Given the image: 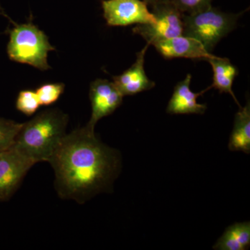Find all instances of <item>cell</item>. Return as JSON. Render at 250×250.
I'll return each mask as SVG.
<instances>
[{"mask_svg":"<svg viewBox=\"0 0 250 250\" xmlns=\"http://www.w3.org/2000/svg\"><path fill=\"white\" fill-rule=\"evenodd\" d=\"M48 162L59 197L80 204L107 191L121 168L118 152L102 143L87 125L65 135Z\"/></svg>","mask_w":250,"mask_h":250,"instance_id":"1","label":"cell"},{"mask_svg":"<svg viewBox=\"0 0 250 250\" xmlns=\"http://www.w3.org/2000/svg\"><path fill=\"white\" fill-rule=\"evenodd\" d=\"M68 116L58 109L41 112L22 123L13 147L34 164L47 161L66 135Z\"/></svg>","mask_w":250,"mask_h":250,"instance_id":"2","label":"cell"},{"mask_svg":"<svg viewBox=\"0 0 250 250\" xmlns=\"http://www.w3.org/2000/svg\"><path fill=\"white\" fill-rule=\"evenodd\" d=\"M239 14H228L210 6L190 14H183L182 35L200 41L211 53L217 44L236 27Z\"/></svg>","mask_w":250,"mask_h":250,"instance_id":"3","label":"cell"},{"mask_svg":"<svg viewBox=\"0 0 250 250\" xmlns=\"http://www.w3.org/2000/svg\"><path fill=\"white\" fill-rule=\"evenodd\" d=\"M54 49L45 33L33 23L14 24L10 31L7 53L14 62L28 64L41 70H48L50 67L47 57Z\"/></svg>","mask_w":250,"mask_h":250,"instance_id":"4","label":"cell"},{"mask_svg":"<svg viewBox=\"0 0 250 250\" xmlns=\"http://www.w3.org/2000/svg\"><path fill=\"white\" fill-rule=\"evenodd\" d=\"M152 6L155 22L152 24H137L133 29L135 34L142 36L149 45L182 35L183 14L170 1Z\"/></svg>","mask_w":250,"mask_h":250,"instance_id":"5","label":"cell"},{"mask_svg":"<svg viewBox=\"0 0 250 250\" xmlns=\"http://www.w3.org/2000/svg\"><path fill=\"white\" fill-rule=\"evenodd\" d=\"M102 6L104 17L112 27L155 22L154 15L143 0H103Z\"/></svg>","mask_w":250,"mask_h":250,"instance_id":"6","label":"cell"},{"mask_svg":"<svg viewBox=\"0 0 250 250\" xmlns=\"http://www.w3.org/2000/svg\"><path fill=\"white\" fill-rule=\"evenodd\" d=\"M34 165L32 161L13 146L0 154V200H7L12 196Z\"/></svg>","mask_w":250,"mask_h":250,"instance_id":"7","label":"cell"},{"mask_svg":"<svg viewBox=\"0 0 250 250\" xmlns=\"http://www.w3.org/2000/svg\"><path fill=\"white\" fill-rule=\"evenodd\" d=\"M89 96L92 113L86 125L92 129H95L100 119L109 116L121 106L124 97L113 82L100 79L92 82Z\"/></svg>","mask_w":250,"mask_h":250,"instance_id":"8","label":"cell"},{"mask_svg":"<svg viewBox=\"0 0 250 250\" xmlns=\"http://www.w3.org/2000/svg\"><path fill=\"white\" fill-rule=\"evenodd\" d=\"M152 45L166 59L186 58L207 61L215 56L209 53L200 41L183 35L160 41Z\"/></svg>","mask_w":250,"mask_h":250,"instance_id":"9","label":"cell"},{"mask_svg":"<svg viewBox=\"0 0 250 250\" xmlns=\"http://www.w3.org/2000/svg\"><path fill=\"white\" fill-rule=\"evenodd\" d=\"M149 43L136 54V60L129 69L118 76L113 77V83L123 96L133 95L152 89L155 83L148 78L145 71V57Z\"/></svg>","mask_w":250,"mask_h":250,"instance_id":"10","label":"cell"},{"mask_svg":"<svg viewBox=\"0 0 250 250\" xmlns=\"http://www.w3.org/2000/svg\"><path fill=\"white\" fill-rule=\"evenodd\" d=\"M192 76L187 75L182 82H179L175 88L172 98L167 106V113L170 114H203L207 110V105L197 103V99L205 93L207 88L200 93H193L190 88Z\"/></svg>","mask_w":250,"mask_h":250,"instance_id":"11","label":"cell"},{"mask_svg":"<svg viewBox=\"0 0 250 250\" xmlns=\"http://www.w3.org/2000/svg\"><path fill=\"white\" fill-rule=\"evenodd\" d=\"M211 65L213 72V84L210 88H215L220 93H229L240 106L232 90L233 81L238 75L237 67L228 59L214 57L207 60Z\"/></svg>","mask_w":250,"mask_h":250,"instance_id":"12","label":"cell"},{"mask_svg":"<svg viewBox=\"0 0 250 250\" xmlns=\"http://www.w3.org/2000/svg\"><path fill=\"white\" fill-rule=\"evenodd\" d=\"M229 149L231 151L250 152V104L240 107L235 116L234 125L230 136Z\"/></svg>","mask_w":250,"mask_h":250,"instance_id":"13","label":"cell"},{"mask_svg":"<svg viewBox=\"0 0 250 250\" xmlns=\"http://www.w3.org/2000/svg\"><path fill=\"white\" fill-rule=\"evenodd\" d=\"M22 125V123L0 118V154L14 145L16 135Z\"/></svg>","mask_w":250,"mask_h":250,"instance_id":"14","label":"cell"},{"mask_svg":"<svg viewBox=\"0 0 250 250\" xmlns=\"http://www.w3.org/2000/svg\"><path fill=\"white\" fill-rule=\"evenodd\" d=\"M63 83H46L41 85L36 93L42 106H49L59 100L64 90Z\"/></svg>","mask_w":250,"mask_h":250,"instance_id":"15","label":"cell"},{"mask_svg":"<svg viewBox=\"0 0 250 250\" xmlns=\"http://www.w3.org/2000/svg\"><path fill=\"white\" fill-rule=\"evenodd\" d=\"M40 106V102L35 91L25 90L20 92L16 100V108L18 111L29 116L36 113Z\"/></svg>","mask_w":250,"mask_h":250,"instance_id":"16","label":"cell"},{"mask_svg":"<svg viewBox=\"0 0 250 250\" xmlns=\"http://www.w3.org/2000/svg\"><path fill=\"white\" fill-rule=\"evenodd\" d=\"M213 0H170L171 3L183 14H190L211 6Z\"/></svg>","mask_w":250,"mask_h":250,"instance_id":"17","label":"cell"},{"mask_svg":"<svg viewBox=\"0 0 250 250\" xmlns=\"http://www.w3.org/2000/svg\"><path fill=\"white\" fill-rule=\"evenodd\" d=\"M213 249L218 250H245L234 233L229 227L223 236L219 238L213 246Z\"/></svg>","mask_w":250,"mask_h":250,"instance_id":"18","label":"cell"},{"mask_svg":"<svg viewBox=\"0 0 250 250\" xmlns=\"http://www.w3.org/2000/svg\"><path fill=\"white\" fill-rule=\"evenodd\" d=\"M231 231L238 238V241L245 250H248L250 246V222L236 223L229 226Z\"/></svg>","mask_w":250,"mask_h":250,"instance_id":"19","label":"cell"},{"mask_svg":"<svg viewBox=\"0 0 250 250\" xmlns=\"http://www.w3.org/2000/svg\"><path fill=\"white\" fill-rule=\"evenodd\" d=\"M143 1H144L147 4L153 6V5L161 4V3L168 2L170 0H143Z\"/></svg>","mask_w":250,"mask_h":250,"instance_id":"20","label":"cell"}]
</instances>
